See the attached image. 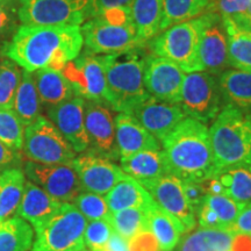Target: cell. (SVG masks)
<instances>
[{"label": "cell", "instance_id": "cell-1", "mask_svg": "<svg viewBox=\"0 0 251 251\" xmlns=\"http://www.w3.org/2000/svg\"><path fill=\"white\" fill-rule=\"evenodd\" d=\"M83 46L79 26L21 25L12 39L1 46V52L25 71L45 68L61 71L68 62L80 55Z\"/></svg>", "mask_w": 251, "mask_h": 251}, {"label": "cell", "instance_id": "cell-2", "mask_svg": "<svg viewBox=\"0 0 251 251\" xmlns=\"http://www.w3.org/2000/svg\"><path fill=\"white\" fill-rule=\"evenodd\" d=\"M161 142L169 172L180 180L202 183L215 175L207 125L186 117Z\"/></svg>", "mask_w": 251, "mask_h": 251}, {"label": "cell", "instance_id": "cell-3", "mask_svg": "<svg viewBox=\"0 0 251 251\" xmlns=\"http://www.w3.org/2000/svg\"><path fill=\"white\" fill-rule=\"evenodd\" d=\"M100 57L106 74L107 103L113 111L129 114L150 96L143 83L146 54L141 48H135Z\"/></svg>", "mask_w": 251, "mask_h": 251}, {"label": "cell", "instance_id": "cell-4", "mask_svg": "<svg viewBox=\"0 0 251 251\" xmlns=\"http://www.w3.org/2000/svg\"><path fill=\"white\" fill-rule=\"evenodd\" d=\"M215 174L227 168L251 165V120L233 105H224L208 128Z\"/></svg>", "mask_w": 251, "mask_h": 251}, {"label": "cell", "instance_id": "cell-5", "mask_svg": "<svg viewBox=\"0 0 251 251\" xmlns=\"http://www.w3.org/2000/svg\"><path fill=\"white\" fill-rule=\"evenodd\" d=\"M201 15L162 30L147 45L153 56L176 63L184 72L199 71Z\"/></svg>", "mask_w": 251, "mask_h": 251}, {"label": "cell", "instance_id": "cell-6", "mask_svg": "<svg viewBox=\"0 0 251 251\" xmlns=\"http://www.w3.org/2000/svg\"><path fill=\"white\" fill-rule=\"evenodd\" d=\"M87 220L72 203L64 202L56 214L36 230L31 251H80L85 249Z\"/></svg>", "mask_w": 251, "mask_h": 251}, {"label": "cell", "instance_id": "cell-7", "mask_svg": "<svg viewBox=\"0 0 251 251\" xmlns=\"http://www.w3.org/2000/svg\"><path fill=\"white\" fill-rule=\"evenodd\" d=\"M23 153L41 164H71L77 152L57 127L45 115L25 127Z\"/></svg>", "mask_w": 251, "mask_h": 251}, {"label": "cell", "instance_id": "cell-8", "mask_svg": "<svg viewBox=\"0 0 251 251\" xmlns=\"http://www.w3.org/2000/svg\"><path fill=\"white\" fill-rule=\"evenodd\" d=\"M179 105L188 118L202 124H212L224 107L219 79L206 71L185 75Z\"/></svg>", "mask_w": 251, "mask_h": 251}, {"label": "cell", "instance_id": "cell-9", "mask_svg": "<svg viewBox=\"0 0 251 251\" xmlns=\"http://www.w3.org/2000/svg\"><path fill=\"white\" fill-rule=\"evenodd\" d=\"M89 0H20L19 19L26 26H79Z\"/></svg>", "mask_w": 251, "mask_h": 251}, {"label": "cell", "instance_id": "cell-10", "mask_svg": "<svg viewBox=\"0 0 251 251\" xmlns=\"http://www.w3.org/2000/svg\"><path fill=\"white\" fill-rule=\"evenodd\" d=\"M85 52L91 55H112L142 48L133 23L111 24L103 19H89L80 27Z\"/></svg>", "mask_w": 251, "mask_h": 251}, {"label": "cell", "instance_id": "cell-11", "mask_svg": "<svg viewBox=\"0 0 251 251\" xmlns=\"http://www.w3.org/2000/svg\"><path fill=\"white\" fill-rule=\"evenodd\" d=\"M23 170L27 180L61 202L72 203L84 191L79 177L71 164H41L25 161Z\"/></svg>", "mask_w": 251, "mask_h": 251}, {"label": "cell", "instance_id": "cell-12", "mask_svg": "<svg viewBox=\"0 0 251 251\" xmlns=\"http://www.w3.org/2000/svg\"><path fill=\"white\" fill-rule=\"evenodd\" d=\"M85 128L89 139V151L109 161H119L115 134V117L113 108L105 101L85 100Z\"/></svg>", "mask_w": 251, "mask_h": 251}, {"label": "cell", "instance_id": "cell-13", "mask_svg": "<svg viewBox=\"0 0 251 251\" xmlns=\"http://www.w3.org/2000/svg\"><path fill=\"white\" fill-rule=\"evenodd\" d=\"M61 72L71 84L77 97L107 102L106 74L100 55L84 51L74 61L68 62Z\"/></svg>", "mask_w": 251, "mask_h": 251}, {"label": "cell", "instance_id": "cell-14", "mask_svg": "<svg viewBox=\"0 0 251 251\" xmlns=\"http://www.w3.org/2000/svg\"><path fill=\"white\" fill-rule=\"evenodd\" d=\"M139 181L157 205L179 220L186 233L197 228L196 213L185 196L183 180L168 174L153 179Z\"/></svg>", "mask_w": 251, "mask_h": 251}, {"label": "cell", "instance_id": "cell-15", "mask_svg": "<svg viewBox=\"0 0 251 251\" xmlns=\"http://www.w3.org/2000/svg\"><path fill=\"white\" fill-rule=\"evenodd\" d=\"M202 30L199 46V71L220 75L229 67L228 39L224 21L214 12L201 14Z\"/></svg>", "mask_w": 251, "mask_h": 251}, {"label": "cell", "instance_id": "cell-16", "mask_svg": "<svg viewBox=\"0 0 251 251\" xmlns=\"http://www.w3.org/2000/svg\"><path fill=\"white\" fill-rule=\"evenodd\" d=\"M185 75L170 59L151 55L144 62V87L150 96L163 101L179 103Z\"/></svg>", "mask_w": 251, "mask_h": 251}, {"label": "cell", "instance_id": "cell-17", "mask_svg": "<svg viewBox=\"0 0 251 251\" xmlns=\"http://www.w3.org/2000/svg\"><path fill=\"white\" fill-rule=\"evenodd\" d=\"M71 165L76 170L84 191L101 196L128 177L120 165L89 150L75 157Z\"/></svg>", "mask_w": 251, "mask_h": 251}, {"label": "cell", "instance_id": "cell-18", "mask_svg": "<svg viewBox=\"0 0 251 251\" xmlns=\"http://www.w3.org/2000/svg\"><path fill=\"white\" fill-rule=\"evenodd\" d=\"M84 105L85 99L76 96L46 109L49 120L57 127L77 153L86 151L90 146L85 128Z\"/></svg>", "mask_w": 251, "mask_h": 251}, {"label": "cell", "instance_id": "cell-19", "mask_svg": "<svg viewBox=\"0 0 251 251\" xmlns=\"http://www.w3.org/2000/svg\"><path fill=\"white\" fill-rule=\"evenodd\" d=\"M158 141H162L187 117L179 103L163 101L149 96L129 113Z\"/></svg>", "mask_w": 251, "mask_h": 251}, {"label": "cell", "instance_id": "cell-20", "mask_svg": "<svg viewBox=\"0 0 251 251\" xmlns=\"http://www.w3.org/2000/svg\"><path fill=\"white\" fill-rule=\"evenodd\" d=\"M115 134L120 158L143 150H161L159 141L128 113H119L115 117Z\"/></svg>", "mask_w": 251, "mask_h": 251}, {"label": "cell", "instance_id": "cell-21", "mask_svg": "<svg viewBox=\"0 0 251 251\" xmlns=\"http://www.w3.org/2000/svg\"><path fill=\"white\" fill-rule=\"evenodd\" d=\"M63 203L64 202L56 200L37 185L26 180L17 215L26 220L34 230H36L56 214Z\"/></svg>", "mask_w": 251, "mask_h": 251}, {"label": "cell", "instance_id": "cell-22", "mask_svg": "<svg viewBox=\"0 0 251 251\" xmlns=\"http://www.w3.org/2000/svg\"><path fill=\"white\" fill-rule=\"evenodd\" d=\"M148 230L155 240L158 251H174L185 231L177 218L153 201L148 208Z\"/></svg>", "mask_w": 251, "mask_h": 251}, {"label": "cell", "instance_id": "cell-23", "mask_svg": "<svg viewBox=\"0 0 251 251\" xmlns=\"http://www.w3.org/2000/svg\"><path fill=\"white\" fill-rule=\"evenodd\" d=\"M231 229L194 228L180 237L174 251H234Z\"/></svg>", "mask_w": 251, "mask_h": 251}, {"label": "cell", "instance_id": "cell-24", "mask_svg": "<svg viewBox=\"0 0 251 251\" xmlns=\"http://www.w3.org/2000/svg\"><path fill=\"white\" fill-rule=\"evenodd\" d=\"M34 81L42 107L47 109L76 97L69 80L61 71L54 69H40L33 72Z\"/></svg>", "mask_w": 251, "mask_h": 251}, {"label": "cell", "instance_id": "cell-25", "mask_svg": "<svg viewBox=\"0 0 251 251\" xmlns=\"http://www.w3.org/2000/svg\"><path fill=\"white\" fill-rule=\"evenodd\" d=\"M218 79L222 100L227 101L228 105L241 109L244 114H250L251 71L228 69L219 75Z\"/></svg>", "mask_w": 251, "mask_h": 251}, {"label": "cell", "instance_id": "cell-26", "mask_svg": "<svg viewBox=\"0 0 251 251\" xmlns=\"http://www.w3.org/2000/svg\"><path fill=\"white\" fill-rule=\"evenodd\" d=\"M109 212L128 208H149L153 202L151 196L135 178L128 176L105 194Z\"/></svg>", "mask_w": 251, "mask_h": 251}, {"label": "cell", "instance_id": "cell-27", "mask_svg": "<svg viewBox=\"0 0 251 251\" xmlns=\"http://www.w3.org/2000/svg\"><path fill=\"white\" fill-rule=\"evenodd\" d=\"M163 0H133L131 21L141 46L144 47L161 31Z\"/></svg>", "mask_w": 251, "mask_h": 251}, {"label": "cell", "instance_id": "cell-28", "mask_svg": "<svg viewBox=\"0 0 251 251\" xmlns=\"http://www.w3.org/2000/svg\"><path fill=\"white\" fill-rule=\"evenodd\" d=\"M119 161L125 174L137 180L153 179L170 174L162 150H143Z\"/></svg>", "mask_w": 251, "mask_h": 251}, {"label": "cell", "instance_id": "cell-29", "mask_svg": "<svg viewBox=\"0 0 251 251\" xmlns=\"http://www.w3.org/2000/svg\"><path fill=\"white\" fill-rule=\"evenodd\" d=\"M222 21L227 31L229 67L251 71V28L229 18H222Z\"/></svg>", "mask_w": 251, "mask_h": 251}, {"label": "cell", "instance_id": "cell-30", "mask_svg": "<svg viewBox=\"0 0 251 251\" xmlns=\"http://www.w3.org/2000/svg\"><path fill=\"white\" fill-rule=\"evenodd\" d=\"M13 109L19 120L25 127L36 120L42 115V103H41L39 93H37L33 72L23 71L21 80L15 92Z\"/></svg>", "mask_w": 251, "mask_h": 251}, {"label": "cell", "instance_id": "cell-31", "mask_svg": "<svg viewBox=\"0 0 251 251\" xmlns=\"http://www.w3.org/2000/svg\"><path fill=\"white\" fill-rule=\"evenodd\" d=\"M26 180L23 169H11L0 174V222L17 216Z\"/></svg>", "mask_w": 251, "mask_h": 251}, {"label": "cell", "instance_id": "cell-32", "mask_svg": "<svg viewBox=\"0 0 251 251\" xmlns=\"http://www.w3.org/2000/svg\"><path fill=\"white\" fill-rule=\"evenodd\" d=\"M213 177L221 185L225 196L242 207L251 203V165L224 169Z\"/></svg>", "mask_w": 251, "mask_h": 251}, {"label": "cell", "instance_id": "cell-33", "mask_svg": "<svg viewBox=\"0 0 251 251\" xmlns=\"http://www.w3.org/2000/svg\"><path fill=\"white\" fill-rule=\"evenodd\" d=\"M35 233L20 216L0 222V251H30Z\"/></svg>", "mask_w": 251, "mask_h": 251}, {"label": "cell", "instance_id": "cell-34", "mask_svg": "<svg viewBox=\"0 0 251 251\" xmlns=\"http://www.w3.org/2000/svg\"><path fill=\"white\" fill-rule=\"evenodd\" d=\"M212 0H163L161 31L205 13ZM159 31V33H161Z\"/></svg>", "mask_w": 251, "mask_h": 251}, {"label": "cell", "instance_id": "cell-35", "mask_svg": "<svg viewBox=\"0 0 251 251\" xmlns=\"http://www.w3.org/2000/svg\"><path fill=\"white\" fill-rule=\"evenodd\" d=\"M108 222L115 234L129 242L148 230V208H128L111 213Z\"/></svg>", "mask_w": 251, "mask_h": 251}, {"label": "cell", "instance_id": "cell-36", "mask_svg": "<svg viewBox=\"0 0 251 251\" xmlns=\"http://www.w3.org/2000/svg\"><path fill=\"white\" fill-rule=\"evenodd\" d=\"M23 71L17 63L9 58L0 62V107L12 108L15 92L20 84Z\"/></svg>", "mask_w": 251, "mask_h": 251}, {"label": "cell", "instance_id": "cell-37", "mask_svg": "<svg viewBox=\"0 0 251 251\" xmlns=\"http://www.w3.org/2000/svg\"><path fill=\"white\" fill-rule=\"evenodd\" d=\"M202 203L209 207L211 211L214 213L219 220L221 229H230L233 227L235 220H236L238 213L242 208V206H240L225 194L207 193Z\"/></svg>", "mask_w": 251, "mask_h": 251}, {"label": "cell", "instance_id": "cell-38", "mask_svg": "<svg viewBox=\"0 0 251 251\" xmlns=\"http://www.w3.org/2000/svg\"><path fill=\"white\" fill-rule=\"evenodd\" d=\"M25 126L12 108L0 107V141L14 150H23Z\"/></svg>", "mask_w": 251, "mask_h": 251}, {"label": "cell", "instance_id": "cell-39", "mask_svg": "<svg viewBox=\"0 0 251 251\" xmlns=\"http://www.w3.org/2000/svg\"><path fill=\"white\" fill-rule=\"evenodd\" d=\"M72 205L76 207L87 221L108 220L111 215L105 196L89 192V191H83L74 200Z\"/></svg>", "mask_w": 251, "mask_h": 251}, {"label": "cell", "instance_id": "cell-40", "mask_svg": "<svg viewBox=\"0 0 251 251\" xmlns=\"http://www.w3.org/2000/svg\"><path fill=\"white\" fill-rule=\"evenodd\" d=\"M113 233L114 231L108 220L87 221L84 233L85 248L91 251H105Z\"/></svg>", "mask_w": 251, "mask_h": 251}, {"label": "cell", "instance_id": "cell-41", "mask_svg": "<svg viewBox=\"0 0 251 251\" xmlns=\"http://www.w3.org/2000/svg\"><path fill=\"white\" fill-rule=\"evenodd\" d=\"M19 0H0V46L12 39L19 28Z\"/></svg>", "mask_w": 251, "mask_h": 251}, {"label": "cell", "instance_id": "cell-42", "mask_svg": "<svg viewBox=\"0 0 251 251\" xmlns=\"http://www.w3.org/2000/svg\"><path fill=\"white\" fill-rule=\"evenodd\" d=\"M251 0H212L206 12H214L221 18L237 19L244 14Z\"/></svg>", "mask_w": 251, "mask_h": 251}, {"label": "cell", "instance_id": "cell-43", "mask_svg": "<svg viewBox=\"0 0 251 251\" xmlns=\"http://www.w3.org/2000/svg\"><path fill=\"white\" fill-rule=\"evenodd\" d=\"M133 0H89L86 7V20L92 18H98L105 12L126 11L131 13Z\"/></svg>", "mask_w": 251, "mask_h": 251}, {"label": "cell", "instance_id": "cell-44", "mask_svg": "<svg viewBox=\"0 0 251 251\" xmlns=\"http://www.w3.org/2000/svg\"><path fill=\"white\" fill-rule=\"evenodd\" d=\"M25 163L21 150H14L0 141V174L11 169H23Z\"/></svg>", "mask_w": 251, "mask_h": 251}, {"label": "cell", "instance_id": "cell-45", "mask_svg": "<svg viewBox=\"0 0 251 251\" xmlns=\"http://www.w3.org/2000/svg\"><path fill=\"white\" fill-rule=\"evenodd\" d=\"M183 186L187 201L190 202L191 207H192L194 213L197 214V211L202 205L203 200H205L207 196V191L203 187L202 183H196V181L183 180Z\"/></svg>", "mask_w": 251, "mask_h": 251}, {"label": "cell", "instance_id": "cell-46", "mask_svg": "<svg viewBox=\"0 0 251 251\" xmlns=\"http://www.w3.org/2000/svg\"><path fill=\"white\" fill-rule=\"evenodd\" d=\"M235 234L251 235V203L243 206L230 228Z\"/></svg>", "mask_w": 251, "mask_h": 251}, {"label": "cell", "instance_id": "cell-47", "mask_svg": "<svg viewBox=\"0 0 251 251\" xmlns=\"http://www.w3.org/2000/svg\"><path fill=\"white\" fill-rule=\"evenodd\" d=\"M105 251H130L129 242L115 233H113Z\"/></svg>", "mask_w": 251, "mask_h": 251}, {"label": "cell", "instance_id": "cell-48", "mask_svg": "<svg viewBox=\"0 0 251 251\" xmlns=\"http://www.w3.org/2000/svg\"><path fill=\"white\" fill-rule=\"evenodd\" d=\"M233 20L236 21V23L238 25H241V26L251 28V1H250L249 7H248L247 11L244 12V14H242L237 19H233Z\"/></svg>", "mask_w": 251, "mask_h": 251}, {"label": "cell", "instance_id": "cell-49", "mask_svg": "<svg viewBox=\"0 0 251 251\" xmlns=\"http://www.w3.org/2000/svg\"><path fill=\"white\" fill-rule=\"evenodd\" d=\"M2 58H4V56H2V52H1V46H0V62L2 61Z\"/></svg>", "mask_w": 251, "mask_h": 251}, {"label": "cell", "instance_id": "cell-50", "mask_svg": "<svg viewBox=\"0 0 251 251\" xmlns=\"http://www.w3.org/2000/svg\"><path fill=\"white\" fill-rule=\"evenodd\" d=\"M80 251H91V250H89V249H83V250H80Z\"/></svg>", "mask_w": 251, "mask_h": 251}, {"label": "cell", "instance_id": "cell-51", "mask_svg": "<svg viewBox=\"0 0 251 251\" xmlns=\"http://www.w3.org/2000/svg\"><path fill=\"white\" fill-rule=\"evenodd\" d=\"M250 120H251V117H250Z\"/></svg>", "mask_w": 251, "mask_h": 251}, {"label": "cell", "instance_id": "cell-52", "mask_svg": "<svg viewBox=\"0 0 251 251\" xmlns=\"http://www.w3.org/2000/svg\"><path fill=\"white\" fill-rule=\"evenodd\" d=\"M19 1H20V0H19Z\"/></svg>", "mask_w": 251, "mask_h": 251}]
</instances>
